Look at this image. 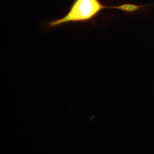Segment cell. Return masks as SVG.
Masks as SVG:
<instances>
[{
    "label": "cell",
    "mask_w": 154,
    "mask_h": 154,
    "mask_svg": "<svg viewBox=\"0 0 154 154\" xmlns=\"http://www.w3.org/2000/svg\"><path fill=\"white\" fill-rule=\"evenodd\" d=\"M107 8L116 9V6L104 5L99 0H74L64 16L50 21L46 25V27L51 29L70 23L90 22L103 9Z\"/></svg>",
    "instance_id": "6da1fadb"
},
{
    "label": "cell",
    "mask_w": 154,
    "mask_h": 154,
    "mask_svg": "<svg viewBox=\"0 0 154 154\" xmlns=\"http://www.w3.org/2000/svg\"><path fill=\"white\" fill-rule=\"evenodd\" d=\"M144 6V5H138L132 4H125L117 6L116 9H119L127 13H134Z\"/></svg>",
    "instance_id": "7a4b0ae2"
}]
</instances>
